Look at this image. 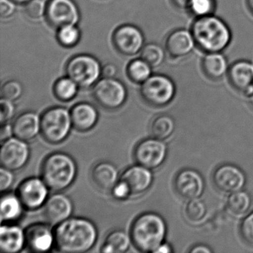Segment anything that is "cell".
<instances>
[{
  "instance_id": "cell-19",
  "label": "cell",
  "mask_w": 253,
  "mask_h": 253,
  "mask_svg": "<svg viewBox=\"0 0 253 253\" xmlns=\"http://www.w3.org/2000/svg\"><path fill=\"white\" fill-rule=\"evenodd\" d=\"M73 210V203L67 195L56 193L44 204L43 216L47 223L55 226L72 217Z\"/></svg>"
},
{
  "instance_id": "cell-32",
  "label": "cell",
  "mask_w": 253,
  "mask_h": 253,
  "mask_svg": "<svg viewBox=\"0 0 253 253\" xmlns=\"http://www.w3.org/2000/svg\"><path fill=\"white\" fill-rule=\"evenodd\" d=\"M127 73L133 82L143 84L152 75V66L143 59L133 60L127 68Z\"/></svg>"
},
{
  "instance_id": "cell-44",
  "label": "cell",
  "mask_w": 253,
  "mask_h": 253,
  "mask_svg": "<svg viewBox=\"0 0 253 253\" xmlns=\"http://www.w3.org/2000/svg\"><path fill=\"white\" fill-rule=\"evenodd\" d=\"M193 0H171L174 8L180 11H189Z\"/></svg>"
},
{
  "instance_id": "cell-5",
  "label": "cell",
  "mask_w": 253,
  "mask_h": 253,
  "mask_svg": "<svg viewBox=\"0 0 253 253\" xmlns=\"http://www.w3.org/2000/svg\"><path fill=\"white\" fill-rule=\"evenodd\" d=\"M72 128L70 111L66 108H50L41 116V134L45 141L51 144H58L66 140Z\"/></svg>"
},
{
  "instance_id": "cell-27",
  "label": "cell",
  "mask_w": 253,
  "mask_h": 253,
  "mask_svg": "<svg viewBox=\"0 0 253 253\" xmlns=\"http://www.w3.org/2000/svg\"><path fill=\"white\" fill-rule=\"evenodd\" d=\"M131 244V235L125 231L117 229L107 235L100 251L106 253H125L128 251Z\"/></svg>"
},
{
  "instance_id": "cell-43",
  "label": "cell",
  "mask_w": 253,
  "mask_h": 253,
  "mask_svg": "<svg viewBox=\"0 0 253 253\" xmlns=\"http://www.w3.org/2000/svg\"><path fill=\"white\" fill-rule=\"evenodd\" d=\"M12 137H14L12 124L11 125L8 124H2L1 131H0V140L2 143Z\"/></svg>"
},
{
  "instance_id": "cell-50",
  "label": "cell",
  "mask_w": 253,
  "mask_h": 253,
  "mask_svg": "<svg viewBox=\"0 0 253 253\" xmlns=\"http://www.w3.org/2000/svg\"><path fill=\"white\" fill-rule=\"evenodd\" d=\"M252 97V98L253 99V96H252V97Z\"/></svg>"
},
{
  "instance_id": "cell-40",
  "label": "cell",
  "mask_w": 253,
  "mask_h": 253,
  "mask_svg": "<svg viewBox=\"0 0 253 253\" xmlns=\"http://www.w3.org/2000/svg\"><path fill=\"white\" fill-rule=\"evenodd\" d=\"M111 192L114 198L118 201L128 199L131 195H132L129 186L121 179H120L119 181L115 184Z\"/></svg>"
},
{
  "instance_id": "cell-21",
  "label": "cell",
  "mask_w": 253,
  "mask_h": 253,
  "mask_svg": "<svg viewBox=\"0 0 253 253\" xmlns=\"http://www.w3.org/2000/svg\"><path fill=\"white\" fill-rule=\"evenodd\" d=\"M14 137L30 141L38 137L41 131V117L29 111L19 115L12 124Z\"/></svg>"
},
{
  "instance_id": "cell-46",
  "label": "cell",
  "mask_w": 253,
  "mask_h": 253,
  "mask_svg": "<svg viewBox=\"0 0 253 253\" xmlns=\"http://www.w3.org/2000/svg\"><path fill=\"white\" fill-rule=\"evenodd\" d=\"M171 252H172V248H171V246L167 244V243L164 242L155 250L154 253H170Z\"/></svg>"
},
{
  "instance_id": "cell-49",
  "label": "cell",
  "mask_w": 253,
  "mask_h": 253,
  "mask_svg": "<svg viewBox=\"0 0 253 253\" xmlns=\"http://www.w3.org/2000/svg\"><path fill=\"white\" fill-rule=\"evenodd\" d=\"M14 3L20 4H27L28 2H30L31 0H11Z\"/></svg>"
},
{
  "instance_id": "cell-45",
  "label": "cell",
  "mask_w": 253,
  "mask_h": 253,
  "mask_svg": "<svg viewBox=\"0 0 253 253\" xmlns=\"http://www.w3.org/2000/svg\"><path fill=\"white\" fill-rule=\"evenodd\" d=\"M116 74L117 68L114 65L108 64L102 69V75L103 78H113Z\"/></svg>"
},
{
  "instance_id": "cell-33",
  "label": "cell",
  "mask_w": 253,
  "mask_h": 253,
  "mask_svg": "<svg viewBox=\"0 0 253 253\" xmlns=\"http://www.w3.org/2000/svg\"><path fill=\"white\" fill-rule=\"evenodd\" d=\"M142 59L149 63L152 67H158L165 60V51L158 44L150 43L143 47Z\"/></svg>"
},
{
  "instance_id": "cell-11",
  "label": "cell",
  "mask_w": 253,
  "mask_h": 253,
  "mask_svg": "<svg viewBox=\"0 0 253 253\" xmlns=\"http://www.w3.org/2000/svg\"><path fill=\"white\" fill-rule=\"evenodd\" d=\"M49 187L42 177H31L23 180L17 191V195L28 210H39L48 198Z\"/></svg>"
},
{
  "instance_id": "cell-2",
  "label": "cell",
  "mask_w": 253,
  "mask_h": 253,
  "mask_svg": "<svg viewBox=\"0 0 253 253\" xmlns=\"http://www.w3.org/2000/svg\"><path fill=\"white\" fill-rule=\"evenodd\" d=\"M197 48L202 52H223L230 45L232 31L227 23L214 14L197 17L190 29Z\"/></svg>"
},
{
  "instance_id": "cell-24",
  "label": "cell",
  "mask_w": 253,
  "mask_h": 253,
  "mask_svg": "<svg viewBox=\"0 0 253 253\" xmlns=\"http://www.w3.org/2000/svg\"><path fill=\"white\" fill-rule=\"evenodd\" d=\"M120 177L117 167L107 161L98 163L91 170V178L94 184L105 192H111Z\"/></svg>"
},
{
  "instance_id": "cell-22",
  "label": "cell",
  "mask_w": 253,
  "mask_h": 253,
  "mask_svg": "<svg viewBox=\"0 0 253 253\" xmlns=\"http://www.w3.org/2000/svg\"><path fill=\"white\" fill-rule=\"evenodd\" d=\"M26 246V230L17 225L2 223L0 227V250L2 253H20Z\"/></svg>"
},
{
  "instance_id": "cell-6",
  "label": "cell",
  "mask_w": 253,
  "mask_h": 253,
  "mask_svg": "<svg viewBox=\"0 0 253 253\" xmlns=\"http://www.w3.org/2000/svg\"><path fill=\"white\" fill-rule=\"evenodd\" d=\"M66 74L81 88L95 85L102 75L101 66L97 59L87 54L72 57L66 65Z\"/></svg>"
},
{
  "instance_id": "cell-8",
  "label": "cell",
  "mask_w": 253,
  "mask_h": 253,
  "mask_svg": "<svg viewBox=\"0 0 253 253\" xmlns=\"http://www.w3.org/2000/svg\"><path fill=\"white\" fill-rule=\"evenodd\" d=\"M93 96L102 107L115 110L125 103L127 91L125 85L118 80L103 78L94 85Z\"/></svg>"
},
{
  "instance_id": "cell-47",
  "label": "cell",
  "mask_w": 253,
  "mask_h": 253,
  "mask_svg": "<svg viewBox=\"0 0 253 253\" xmlns=\"http://www.w3.org/2000/svg\"><path fill=\"white\" fill-rule=\"evenodd\" d=\"M190 253H211V250L207 246L204 245H198L196 247H194L192 250H190Z\"/></svg>"
},
{
  "instance_id": "cell-3",
  "label": "cell",
  "mask_w": 253,
  "mask_h": 253,
  "mask_svg": "<svg viewBox=\"0 0 253 253\" xmlns=\"http://www.w3.org/2000/svg\"><path fill=\"white\" fill-rule=\"evenodd\" d=\"M167 234L165 220L158 213L152 211L136 217L130 231L133 245L143 253H154L164 242Z\"/></svg>"
},
{
  "instance_id": "cell-10",
  "label": "cell",
  "mask_w": 253,
  "mask_h": 253,
  "mask_svg": "<svg viewBox=\"0 0 253 253\" xmlns=\"http://www.w3.org/2000/svg\"><path fill=\"white\" fill-rule=\"evenodd\" d=\"M30 148L27 142L12 137L2 142L0 150V163L4 168L11 171H18L29 162Z\"/></svg>"
},
{
  "instance_id": "cell-16",
  "label": "cell",
  "mask_w": 253,
  "mask_h": 253,
  "mask_svg": "<svg viewBox=\"0 0 253 253\" xmlns=\"http://www.w3.org/2000/svg\"><path fill=\"white\" fill-rule=\"evenodd\" d=\"M229 84L237 91L252 97L253 94V63L247 60L235 61L229 66L226 75Z\"/></svg>"
},
{
  "instance_id": "cell-48",
  "label": "cell",
  "mask_w": 253,
  "mask_h": 253,
  "mask_svg": "<svg viewBox=\"0 0 253 253\" xmlns=\"http://www.w3.org/2000/svg\"><path fill=\"white\" fill-rule=\"evenodd\" d=\"M246 3L249 11L253 16V0H246Z\"/></svg>"
},
{
  "instance_id": "cell-35",
  "label": "cell",
  "mask_w": 253,
  "mask_h": 253,
  "mask_svg": "<svg viewBox=\"0 0 253 253\" xmlns=\"http://www.w3.org/2000/svg\"><path fill=\"white\" fill-rule=\"evenodd\" d=\"M80 36L79 29L75 27V25L60 28L57 34L59 42L66 47H72L76 45L79 42Z\"/></svg>"
},
{
  "instance_id": "cell-7",
  "label": "cell",
  "mask_w": 253,
  "mask_h": 253,
  "mask_svg": "<svg viewBox=\"0 0 253 253\" xmlns=\"http://www.w3.org/2000/svg\"><path fill=\"white\" fill-rule=\"evenodd\" d=\"M175 92L174 83L164 75H151L140 88L143 100L155 107H163L171 103Z\"/></svg>"
},
{
  "instance_id": "cell-34",
  "label": "cell",
  "mask_w": 253,
  "mask_h": 253,
  "mask_svg": "<svg viewBox=\"0 0 253 253\" xmlns=\"http://www.w3.org/2000/svg\"><path fill=\"white\" fill-rule=\"evenodd\" d=\"M216 0H193L189 12L197 17L214 14L216 9Z\"/></svg>"
},
{
  "instance_id": "cell-9",
  "label": "cell",
  "mask_w": 253,
  "mask_h": 253,
  "mask_svg": "<svg viewBox=\"0 0 253 253\" xmlns=\"http://www.w3.org/2000/svg\"><path fill=\"white\" fill-rule=\"evenodd\" d=\"M167 157V144L154 137L141 140L134 151L136 163L151 170L161 167Z\"/></svg>"
},
{
  "instance_id": "cell-14",
  "label": "cell",
  "mask_w": 253,
  "mask_h": 253,
  "mask_svg": "<svg viewBox=\"0 0 253 253\" xmlns=\"http://www.w3.org/2000/svg\"><path fill=\"white\" fill-rule=\"evenodd\" d=\"M143 43L144 38L141 31L131 25L118 28L113 35L114 46L124 55H134L141 50Z\"/></svg>"
},
{
  "instance_id": "cell-4",
  "label": "cell",
  "mask_w": 253,
  "mask_h": 253,
  "mask_svg": "<svg viewBox=\"0 0 253 253\" xmlns=\"http://www.w3.org/2000/svg\"><path fill=\"white\" fill-rule=\"evenodd\" d=\"M78 174V166L74 158L65 152L48 155L41 167V177L51 190L61 192L73 184Z\"/></svg>"
},
{
  "instance_id": "cell-31",
  "label": "cell",
  "mask_w": 253,
  "mask_h": 253,
  "mask_svg": "<svg viewBox=\"0 0 253 253\" xmlns=\"http://www.w3.org/2000/svg\"><path fill=\"white\" fill-rule=\"evenodd\" d=\"M207 214V204L204 201L199 198L188 201L185 207L184 214L189 223H201L205 218Z\"/></svg>"
},
{
  "instance_id": "cell-38",
  "label": "cell",
  "mask_w": 253,
  "mask_h": 253,
  "mask_svg": "<svg viewBox=\"0 0 253 253\" xmlns=\"http://www.w3.org/2000/svg\"><path fill=\"white\" fill-rule=\"evenodd\" d=\"M0 122L1 124H8L15 114L14 102L2 98L0 101Z\"/></svg>"
},
{
  "instance_id": "cell-23",
  "label": "cell",
  "mask_w": 253,
  "mask_h": 253,
  "mask_svg": "<svg viewBox=\"0 0 253 253\" xmlns=\"http://www.w3.org/2000/svg\"><path fill=\"white\" fill-rule=\"evenodd\" d=\"M70 113L73 128L78 131H89L95 126L98 121V112L91 103H78L72 107Z\"/></svg>"
},
{
  "instance_id": "cell-20",
  "label": "cell",
  "mask_w": 253,
  "mask_h": 253,
  "mask_svg": "<svg viewBox=\"0 0 253 253\" xmlns=\"http://www.w3.org/2000/svg\"><path fill=\"white\" fill-rule=\"evenodd\" d=\"M120 179L128 184L132 195H140L146 192L152 186L153 174L152 170L137 164L126 169Z\"/></svg>"
},
{
  "instance_id": "cell-13",
  "label": "cell",
  "mask_w": 253,
  "mask_h": 253,
  "mask_svg": "<svg viewBox=\"0 0 253 253\" xmlns=\"http://www.w3.org/2000/svg\"><path fill=\"white\" fill-rule=\"evenodd\" d=\"M212 179L218 190L229 194L242 190L247 180L244 171L232 164L217 167L213 173Z\"/></svg>"
},
{
  "instance_id": "cell-39",
  "label": "cell",
  "mask_w": 253,
  "mask_h": 253,
  "mask_svg": "<svg viewBox=\"0 0 253 253\" xmlns=\"http://www.w3.org/2000/svg\"><path fill=\"white\" fill-rule=\"evenodd\" d=\"M26 13L32 19H39L43 16L46 11L45 3L42 0H31L26 5Z\"/></svg>"
},
{
  "instance_id": "cell-29",
  "label": "cell",
  "mask_w": 253,
  "mask_h": 253,
  "mask_svg": "<svg viewBox=\"0 0 253 253\" xmlns=\"http://www.w3.org/2000/svg\"><path fill=\"white\" fill-rule=\"evenodd\" d=\"M252 199L250 194L244 190L231 193L226 201V207L231 214L235 216L245 214L251 207Z\"/></svg>"
},
{
  "instance_id": "cell-28",
  "label": "cell",
  "mask_w": 253,
  "mask_h": 253,
  "mask_svg": "<svg viewBox=\"0 0 253 253\" xmlns=\"http://www.w3.org/2000/svg\"><path fill=\"white\" fill-rule=\"evenodd\" d=\"M175 129V122L172 117L168 115H160L152 120L150 131L152 137L160 140H167L171 137Z\"/></svg>"
},
{
  "instance_id": "cell-15",
  "label": "cell",
  "mask_w": 253,
  "mask_h": 253,
  "mask_svg": "<svg viewBox=\"0 0 253 253\" xmlns=\"http://www.w3.org/2000/svg\"><path fill=\"white\" fill-rule=\"evenodd\" d=\"M177 195L186 201L199 198L204 193V180L199 172L186 169L177 173L174 180Z\"/></svg>"
},
{
  "instance_id": "cell-17",
  "label": "cell",
  "mask_w": 253,
  "mask_h": 253,
  "mask_svg": "<svg viewBox=\"0 0 253 253\" xmlns=\"http://www.w3.org/2000/svg\"><path fill=\"white\" fill-rule=\"evenodd\" d=\"M49 223H37L26 229V246L35 253H47L55 247L54 229Z\"/></svg>"
},
{
  "instance_id": "cell-25",
  "label": "cell",
  "mask_w": 253,
  "mask_h": 253,
  "mask_svg": "<svg viewBox=\"0 0 253 253\" xmlns=\"http://www.w3.org/2000/svg\"><path fill=\"white\" fill-rule=\"evenodd\" d=\"M229 63L223 52L207 53L201 60V70L206 77L217 81L227 75Z\"/></svg>"
},
{
  "instance_id": "cell-42",
  "label": "cell",
  "mask_w": 253,
  "mask_h": 253,
  "mask_svg": "<svg viewBox=\"0 0 253 253\" xmlns=\"http://www.w3.org/2000/svg\"><path fill=\"white\" fill-rule=\"evenodd\" d=\"M15 11L14 2L11 0H1L0 1V15L4 18L11 17Z\"/></svg>"
},
{
  "instance_id": "cell-36",
  "label": "cell",
  "mask_w": 253,
  "mask_h": 253,
  "mask_svg": "<svg viewBox=\"0 0 253 253\" xmlns=\"http://www.w3.org/2000/svg\"><path fill=\"white\" fill-rule=\"evenodd\" d=\"M23 92V88L21 84L17 81H10L2 85L1 89L2 98L15 101L18 100Z\"/></svg>"
},
{
  "instance_id": "cell-12",
  "label": "cell",
  "mask_w": 253,
  "mask_h": 253,
  "mask_svg": "<svg viewBox=\"0 0 253 253\" xmlns=\"http://www.w3.org/2000/svg\"><path fill=\"white\" fill-rule=\"evenodd\" d=\"M45 14L48 23L56 29L76 25L80 19L79 10L73 0H50Z\"/></svg>"
},
{
  "instance_id": "cell-41",
  "label": "cell",
  "mask_w": 253,
  "mask_h": 253,
  "mask_svg": "<svg viewBox=\"0 0 253 253\" xmlns=\"http://www.w3.org/2000/svg\"><path fill=\"white\" fill-rule=\"evenodd\" d=\"M14 182V174L13 171L8 169L1 167L0 169V191L7 192L12 186Z\"/></svg>"
},
{
  "instance_id": "cell-37",
  "label": "cell",
  "mask_w": 253,
  "mask_h": 253,
  "mask_svg": "<svg viewBox=\"0 0 253 253\" xmlns=\"http://www.w3.org/2000/svg\"><path fill=\"white\" fill-rule=\"evenodd\" d=\"M240 233L247 244L253 246V211L243 220L240 226Z\"/></svg>"
},
{
  "instance_id": "cell-18",
  "label": "cell",
  "mask_w": 253,
  "mask_h": 253,
  "mask_svg": "<svg viewBox=\"0 0 253 253\" xmlns=\"http://www.w3.org/2000/svg\"><path fill=\"white\" fill-rule=\"evenodd\" d=\"M197 48L195 38L190 30L177 29L171 32L166 41V49L174 60L186 58Z\"/></svg>"
},
{
  "instance_id": "cell-1",
  "label": "cell",
  "mask_w": 253,
  "mask_h": 253,
  "mask_svg": "<svg viewBox=\"0 0 253 253\" xmlns=\"http://www.w3.org/2000/svg\"><path fill=\"white\" fill-rule=\"evenodd\" d=\"M54 232L56 248L66 253L89 251L98 238L97 226L85 217H69L55 226Z\"/></svg>"
},
{
  "instance_id": "cell-26",
  "label": "cell",
  "mask_w": 253,
  "mask_h": 253,
  "mask_svg": "<svg viewBox=\"0 0 253 253\" xmlns=\"http://www.w3.org/2000/svg\"><path fill=\"white\" fill-rule=\"evenodd\" d=\"M24 206L17 194L6 193L2 195L0 206V217L2 223L15 221L22 217Z\"/></svg>"
},
{
  "instance_id": "cell-30",
  "label": "cell",
  "mask_w": 253,
  "mask_h": 253,
  "mask_svg": "<svg viewBox=\"0 0 253 253\" xmlns=\"http://www.w3.org/2000/svg\"><path fill=\"white\" fill-rule=\"evenodd\" d=\"M78 87V84L69 77L61 78L54 84V94L60 101L69 102L76 97Z\"/></svg>"
}]
</instances>
